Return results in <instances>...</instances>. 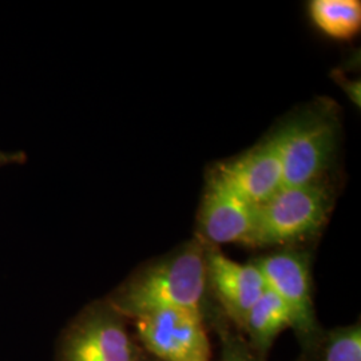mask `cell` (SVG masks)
Instances as JSON below:
<instances>
[{
	"label": "cell",
	"mask_w": 361,
	"mask_h": 361,
	"mask_svg": "<svg viewBox=\"0 0 361 361\" xmlns=\"http://www.w3.org/2000/svg\"><path fill=\"white\" fill-rule=\"evenodd\" d=\"M207 285L205 245L194 241L135 273L114 295L111 308L133 319L159 310L204 316Z\"/></svg>",
	"instance_id": "obj_1"
},
{
	"label": "cell",
	"mask_w": 361,
	"mask_h": 361,
	"mask_svg": "<svg viewBox=\"0 0 361 361\" xmlns=\"http://www.w3.org/2000/svg\"><path fill=\"white\" fill-rule=\"evenodd\" d=\"M328 209L329 195L319 183L283 188L257 207L252 246L283 245L305 238L322 228Z\"/></svg>",
	"instance_id": "obj_2"
},
{
	"label": "cell",
	"mask_w": 361,
	"mask_h": 361,
	"mask_svg": "<svg viewBox=\"0 0 361 361\" xmlns=\"http://www.w3.org/2000/svg\"><path fill=\"white\" fill-rule=\"evenodd\" d=\"M261 271L268 289L283 300L290 313L301 345L317 350L323 332L317 324L310 289V261L305 255L284 250L253 262Z\"/></svg>",
	"instance_id": "obj_3"
},
{
	"label": "cell",
	"mask_w": 361,
	"mask_h": 361,
	"mask_svg": "<svg viewBox=\"0 0 361 361\" xmlns=\"http://www.w3.org/2000/svg\"><path fill=\"white\" fill-rule=\"evenodd\" d=\"M335 128L324 116H307L274 134L283 164V188L317 183L335 150Z\"/></svg>",
	"instance_id": "obj_4"
},
{
	"label": "cell",
	"mask_w": 361,
	"mask_h": 361,
	"mask_svg": "<svg viewBox=\"0 0 361 361\" xmlns=\"http://www.w3.org/2000/svg\"><path fill=\"white\" fill-rule=\"evenodd\" d=\"M137 334L158 361H210L204 316L190 310H159L135 319Z\"/></svg>",
	"instance_id": "obj_5"
},
{
	"label": "cell",
	"mask_w": 361,
	"mask_h": 361,
	"mask_svg": "<svg viewBox=\"0 0 361 361\" xmlns=\"http://www.w3.org/2000/svg\"><path fill=\"white\" fill-rule=\"evenodd\" d=\"M257 207L247 202L219 176L207 185L200 210V229L209 244L252 246Z\"/></svg>",
	"instance_id": "obj_6"
},
{
	"label": "cell",
	"mask_w": 361,
	"mask_h": 361,
	"mask_svg": "<svg viewBox=\"0 0 361 361\" xmlns=\"http://www.w3.org/2000/svg\"><path fill=\"white\" fill-rule=\"evenodd\" d=\"M113 308L94 310L67 337L63 361H135L141 355Z\"/></svg>",
	"instance_id": "obj_7"
},
{
	"label": "cell",
	"mask_w": 361,
	"mask_h": 361,
	"mask_svg": "<svg viewBox=\"0 0 361 361\" xmlns=\"http://www.w3.org/2000/svg\"><path fill=\"white\" fill-rule=\"evenodd\" d=\"M207 283L228 317L243 328L247 312L267 289L255 264H240L224 256L214 246H205Z\"/></svg>",
	"instance_id": "obj_8"
},
{
	"label": "cell",
	"mask_w": 361,
	"mask_h": 361,
	"mask_svg": "<svg viewBox=\"0 0 361 361\" xmlns=\"http://www.w3.org/2000/svg\"><path fill=\"white\" fill-rule=\"evenodd\" d=\"M216 176L252 205H262L283 189V164L276 137L219 166Z\"/></svg>",
	"instance_id": "obj_9"
},
{
	"label": "cell",
	"mask_w": 361,
	"mask_h": 361,
	"mask_svg": "<svg viewBox=\"0 0 361 361\" xmlns=\"http://www.w3.org/2000/svg\"><path fill=\"white\" fill-rule=\"evenodd\" d=\"M286 328H292L290 313L283 300L267 288L247 312L241 329L249 337V347L264 357Z\"/></svg>",
	"instance_id": "obj_10"
},
{
	"label": "cell",
	"mask_w": 361,
	"mask_h": 361,
	"mask_svg": "<svg viewBox=\"0 0 361 361\" xmlns=\"http://www.w3.org/2000/svg\"><path fill=\"white\" fill-rule=\"evenodd\" d=\"M310 10L314 25L331 38L350 39L360 31L359 0H314Z\"/></svg>",
	"instance_id": "obj_11"
},
{
	"label": "cell",
	"mask_w": 361,
	"mask_h": 361,
	"mask_svg": "<svg viewBox=\"0 0 361 361\" xmlns=\"http://www.w3.org/2000/svg\"><path fill=\"white\" fill-rule=\"evenodd\" d=\"M316 361H361L360 324L340 326L323 335Z\"/></svg>",
	"instance_id": "obj_12"
},
{
	"label": "cell",
	"mask_w": 361,
	"mask_h": 361,
	"mask_svg": "<svg viewBox=\"0 0 361 361\" xmlns=\"http://www.w3.org/2000/svg\"><path fill=\"white\" fill-rule=\"evenodd\" d=\"M221 329V359L219 361H265L249 347L245 340L225 326Z\"/></svg>",
	"instance_id": "obj_13"
},
{
	"label": "cell",
	"mask_w": 361,
	"mask_h": 361,
	"mask_svg": "<svg viewBox=\"0 0 361 361\" xmlns=\"http://www.w3.org/2000/svg\"><path fill=\"white\" fill-rule=\"evenodd\" d=\"M25 161H26V155L22 152H13V153L0 152V168L13 165V164H23Z\"/></svg>",
	"instance_id": "obj_14"
},
{
	"label": "cell",
	"mask_w": 361,
	"mask_h": 361,
	"mask_svg": "<svg viewBox=\"0 0 361 361\" xmlns=\"http://www.w3.org/2000/svg\"><path fill=\"white\" fill-rule=\"evenodd\" d=\"M135 361H158V360H152V359H142V357H141V356H140V357H138V359H137V360Z\"/></svg>",
	"instance_id": "obj_15"
}]
</instances>
